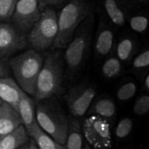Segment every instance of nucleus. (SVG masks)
<instances>
[{"label": "nucleus", "instance_id": "nucleus-1", "mask_svg": "<svg viewBox=\"0 0 149 149\" xmlns=\"http://www.w3.org/2000/svg\"><path fill=\"white\" fill-rule=\"evenodd\" d=\"M95 12L89 15L74 32L72 40L65 48L64 59L65 74L72 79L84 66L90 52L95 25Z\"/></svg>", "mask_w": 149, "mask_h": 149}, {"label": "nucleus", "instance_id": "nucleus-2", "mask_svg": "<svg viewBox=\"0 0 149 149\" xmlns=\"http://www.w3.org/2000/svg\"><path fill=\"white\" fill-rule=\"evenodd\" d=\"M65 62L61 50H52L44 59L37 81L35 102L51 97H59L64 92Z\"/></svg>", "mask_w": 149, "mask_h": 149}, {"label": "nucleus", "instance_id": "nucleus-3", "mask_svg": "<svg viewBox=\"0 0 149 149\" xmlns=\"http://www.w3.org/2000/svg\"><path fill=\"white\" fill-rule=\"evenodd\" d=\"M35 103V117L38 126L54 140L64 145L68 135L69 117L57 97L43 99Z\"/></svg>", "mask_w": 149, "mask_h": 149}, {"label": "nucleus", "instance_id": "nucleus-4", "mask_svg": "<svg viewBox=\"0 0 149 149\" xmlns=\"http://www.w3.org/2000/svg\"><path fill=\"white\" fill-rule=\"evenodd\" d=\"M93 12L88 0H70L57 15V34L51 50L65 49L78 26Z\"/></svg>", "mask_w": 149, "mask_h": 149}, {"label": "nucleus", "instance_id": "nucleus-5", "mask_svg": "<svg viewBox=\"0 0 149 149\" xmlns=\"http://www.w3.org/2000/svg\"><path fill=\"white\" fill-rule=\"evenodd\" d=\"M44 57L40 52L30 49L9 61V66L19 86L28 95L34 96L37 81Z\"/></svg>", "mask_w": 149, "mask_h": 149}, {"label": "nucleus", "instance_id": "nucleus-6", "mask_svg": "<svg viewBox=\"0 0 149 149\" xmlns=\"http://www.w3.org/2000/svg\"><path fill=\"white\" fill-rule=\"evenodd\" d=\"M57 14L53 7L42 10L40 19L35 22L26 36L28 44L33 49L40 52L52 48L57 34Z\"/></svg>", "mask_w": 149, "mask_h": 149}, {"label": "nucleus", "instance_id": "nucleus-7", "mask_svg": "<svg viewBox=\"0 0 149 149\" xmlns=\"http://www.w3.org/2000/svg\"><path fill=\"white\" fill-rule=\"evenodd\" d=\"M81 133L93 149H111V126L107 120L97 115H87L81 126Z\"/></svg>", "mask_w": 149, "mask_h": 149}, {"label": "nucleus", "instance_id": "nucleus-8", "mask_svg": "<svg viewBox=\"0 0 149 149\" xmlns=\"http://www.w3.org/2000/svg\"><path fill=\"white\" fill-rule=\"evenodd\" d=\"M96 94L95 87L88 81H82L70 88L65 95V100L71 117L78 119L86 114Z\"/></svg>", "mask_w": 149, "mask_h": 149}, {"label": "nucleus", "instance_id": "nucleus-9", "mask_svg": "<svg viewBox=\"0 0 149 149\" xmlns=\"http://www.w3.org/2000/svg\"><path fill=\"white\" fill-rule=\"evenodd\" d=\"M42 12L40 0H18L10 19L18 31L23 33H29L40 19Z\"/></svg>", "mask_w": 149, "mask_h": 149}, {"label": "nucleus", "instance_id": "nucleus-10", "mask_svg": "<svg viewBox=\"0 0 149 149\" xmlns=\"http://www.w3.org/2000/svg\"><path fill=\"white\" fill-rule=\"evenodd\" d=\"M28 44L24 33L10 24L0 22V59L8 58L26 48Z\"/></svg>", "mask_w": 149, "mask_h": 149}, {"label": "nucleus", "instance_id": "nucleus-11", "mask_svg": "<svg viewBox=\"0 0 149 149\" xmlns=\"http://www.w3.org/2000/svg\"><path fill=\"white\" fill-rule=\"evenodd\" d=\"M115 44L114 26L106 19L101 17L96 32L94 46L95 58L105 59L113 53Z\"/></svg>", "mask_w": 149, "mask_h": 149}, {"label": "nucleus", "instance_id": "nucleus-12", "mask_svg": "<svg viewBox=\"0 0 149 149\" xmlns=\"http://www.w3.org/2000/svg\"><path fill=\"white\" fill-rule=\"evenodd\" d=\"M104 12L113 26L122 27L127 22L131 8L125 0H102Z\"/></svg>", "mask_w": 149, "mask_h": 149}, {"label": "nucleus", "instance_id": "nucleus-13", "mask_svg": "<svg viewBox=\"0 0 149 149\" xmlns=\"http://www.w3.org/2000/svg\"><path fill=\"white\" fill-rule=\"evenodd\" d=\"M87 115H97L107 120L111 126L117 115V108L113 99L107 96L95 98L86 112Z\"/></svg>", "mask_w": 149, "mask_h": 149}, {"label": "nucleus", "instance_id": "nucleus-14", "mask_svg": "<svg viewBox=\"0 0 149 149\" xmlns=\"http://www.w3.org/2000/svg\"><path fill=\"white\" fill-rule=\"evenodd\" d=\"M137 50L138 43L135 37L130 35H124L115 42L113 53L123 65H128L137 54Z\"/></svg>", "mask_w": 149, "mask_h": 149}, {"label": "nucleus", "instance_id": "nucleus-15", "mask_svg": "<svg viewBox=\"0 0 149 149\" xmlns=\"http://www.w3.org/2000/svg\"><path fill=\"white\" fill-rule=\"evenodd\" d=\"M22 124V119L17 110L2 102L0 105V136L10 133Z\"/></svg>", "mask_w": 149, "mask_h": 149}, {"label": "nucleus", "instance_id": "nucleus-16", "mask_svg": "<svg viewBox=\"0 0 149 149\" xmlns=\"http://www.w3.org/2000/svg\"><path fill=\"white\" fill-rule=\"evenodd\" d=\"M24 91L12 78L0 77V100L17 110Z\"/></svg>", "mask_w": 149, "mask_h": 149}, {"label": "nucleus", "instance_id": "nucleus-17", "mask_svg": "<svg viewBox=\"0 0 149 149\" xmlns=\"http://www.w3.org/2000/svg\"><path fill=\"white\" fill-rule=\"evenodd\" d=\"M17 111L22 119V125L29 133L37 124L35 117V101L24 92L18 103Z\"/></svg>", "mask_w": 149, "mask_h": 149}, {"label": "nucleus", "instance_id": "nucleus-18", "mask_svg": "<svg viewBox=\"0 0 149 149\" xmlns=\"http://www.w3.org/2000/svg\"><path fill=\"white\" fill-rule=\"evenodd\" d=\"M29 141V136L22 124L10 133L0 136V149H17Z\"/></svg>", "mask_w": 149, "mask_h": 149}, {"label": "nucleus", "instance_id": "nucleus-19", "mask_svg": "<svg viewBox=\"0 0 149 149\" xmlns=\"http://www.w3.org/2000/svg\"><path fill=\"white\" fill-rule=\"evenodd\" d=\"M64 149H83V135L78 119L69 117L68 135Z\"/></svg>", "mask_w": 149, "mask_h": 149}, {"label": "nucleus", "instance_id": "nucleus-20", "mask_svg": "<svg viewBox=\"0 0 149 149\" xmlns=\"http://www.w3.org/2000/svg\"><path fill=\"white\" fill-rule=\"evenodd\" d=\"M28 135L33 139L38 149H64L63 145L54 140L37 124Z\"/></svg>", "mask_w": 149, "mask_h": 149}, {"label": "nucleus", "instance_id": "nucleus-21", "mask_svg": "<svg viewBox=\"0 0 149 149\" xmlns=\"http://www.w3.org/2000/svg\"><path fill=\"white\" fill-rule=\"evenodd\" d=\"M129 71L139 79H142L149 70V50L145 48L139 53L136 54L130 61Z\"/></svg>", "mask_w": 149, "mask_h": 149}, {"label": "nucleus", "instance_id": "nucleus-22", "mask_svg": "<svg viewBox=\"0 0 149 149\" xmlns=\"http://www.w3.org/2000/svg\"><path fill=\"white\" fill-rule=\"evenodd\" d=\"M123 68L124 65L113 53L105 58L102 66V74L107 79H115L121 75Z\"/></svg>", "mask_w": 149, "mask_h": 149}, {"label": "nucleus", "instance_id": "nucleus-23", "mask_svg": "<svg viewBox=\"0 0 149 149\" xmlns=\"http://www.w3.org/2000/svg\"><path fill=\"white\" fill-rule=\"evenodd\" d=\"M127 22L134 32L144 34L148 26V15L146 13H137L128 15Z\"/></svg>", "mask_w": 149, "mask_h": 149}, {"label": "nucleus", "instance_id": "nucleus-24", "mask_svg": "<svg viewBox=\"0 0 149 149\" xmlns=\"http://www.w3.org/2000/svg\"><path fill=\"white\" fill-rule=\"evenodd\" d=\"M137 91V84L134 81H126L121 84L117 89V97L121 102H127L135 95Z\"/></svg>", "mask_w": 149, "mask_h": 149}, {"label": "nucleus", "instance_id": "nucleus-25", "mask_svg": "<svg viewBox=\"0 0 149 149\" xmlns=\"http://www.w3.org/2000/svg\"><path fill=\"white\" fill-rule=\"evenodd\" d=\"M133 129V122L130 117H125L121 119L115 128V137L120 140L124 139L129 136Z\"/></svg>", "mask_w": 149, "mask_h": 149}, {"label": "nucleus", "instance_id": "nucleus-26", "mask_svg": "<svg viewBox=\"0 0 149 149\" xmlns=\"http://www.w3.org/2000/svg\"><path fill=\"white\" fill-rule=\"evenodd\" d=\"M18 0H0V22L10 19Z\"/></svg>", "mask_w": 149, "mask_h": 149}, {"label": "nucleus", "instance_id": "nucleus-27", "mask_svg": "<svg viewBox=\"0 0 149 149\" xmlns=\"http://www.w3.org/2000/svg\"><path fill=\"white\" fill-rule=\"evenodd\" d=\"M133 113L137 116L146 115L149 111V95L145 93L136 100L133 108Z\"/></svg>", "mask_w": 149, "mask_h": 149}, {"label": "nucleus", "instance_id": "nucleus-28", "mask_svg": "<svg viewBox=\"0 0 149 149\" xmlns=\"http://www.w3.org/2000/svg\"><path fill=\"white\" fill-rule=\"evenodd\" d=\"M68 0H40V8L43 10L47 7L58 6Z\"/></svg>", "mask_w": 149, "mask_h": 149}, {"label": "nucleus", "instance_id": "nucleus-29", "mask_svg": "<svg viewBox=\"0 0 149 149\" xmlns=\"http://www.w3.org/2000/svg\"><path fill=\"white\" fill-rule=\"evenodd\" d=\"M148 1L149 0H125L126 2L129 5L131 8L146 5L148 3Z\"/></svg>", "mask_w": 149, "mask_h": 149}, {"label": "nucleus", "instance_id": "nucleus-30", "mask_svg": "<svg viewBox=\"0 0 149 149\" xmlns=\"http://www.w3.org/2000/svg\"><path fill=\"white\" fill-rule=\"evenodd\" d=\"M142 80V91L144 93L149 92V74L148 73L143 77Z\"/></svg>", "mask_w": 149, "mask_h": 149}, {"label": "nucleus", "instance_id": "nucleus-31", "mask_svg": "<svg viewBox=\"0 0 149 149\" xmlns=\"http://www.w3.org/2000/svg\"><path fill=\"white\" fill-rule=\"evenodd\" d=\"M8 74V68L2 61L0 60V77H7Z\"/></svg>", "mask_w": 149, "mask_h": 149}, {"label": "nucleus", "instance_id": "nucleus-32", "mask_svg": "<svg viewBox=\"0 0 149 149\" xmlns=\"http://www.w3.org/2000/svg\"><path fill=\"white\" fill-rule=\"evenodd\" d=\"M29 149H38V148H37V146H36V144H35V141H33V139H31V140H30Z\"/></svg>", "mask_w": 149, "mask_h": 149}, {"label": "nucleus", "instance_id": "nucleus-33", "mask_svg": "<svg viewBox=\"0 0 149 149\" xmlns=\"http://www.w3.org/2000/svg\"><path fill=\"white\" fill-rule=\"evenodd\" d=\"M29 142H30V140L28 143H26V144H25L24 145H23V146H20L19 148H18L17 149H29Z\"/></svg>", "mask_w": 149, "mask_h": 149}, {"label": "nucleus", "instance_id": "nucleus-34", "mask_svg": "<svg viewBox=\"0 0 149 149\" xmlns=\"http://www.w3.org/2000/svg\"><path fill=\"white\" fill-rule=\"evenodd\" d=\"M83 149H93V148H91L90 146H89L88 143H86V144H84V146Z\"/></svg>", "mask_w": 149, "mask_h": 149}, {"label": "nucleus", "instance_id": "nucleus-35", "mask_svg": "<svg viewBox=\"0 0 149 149\" xmlns=\"http://www.w3.org/2000/svg\"><path fill=\"white\" fill-rule=\"evenodd\" d=\"M1 103H2V101H1V100H0V105H1Z\"/></svg>", "mask_w": 149, "mask_h": 149}]
</instances>
